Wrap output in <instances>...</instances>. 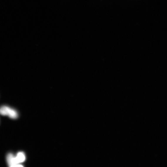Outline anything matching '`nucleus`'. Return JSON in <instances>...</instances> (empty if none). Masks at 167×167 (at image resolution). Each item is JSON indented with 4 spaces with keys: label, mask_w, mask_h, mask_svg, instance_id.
<instances>
[{
    "label": "nucleus",
    "mask_w": 167,
    "mask_h": 167,
    "mask_svg": "<svg viewBox=\"0 0 167 167\" xmlns=\"http://www.w3.org/2000/svg\"><path fill=\"white\" fill-rule=\"evenodd\" d=\"M0 114L4 116H8L12 119H16L18 117V113L16 110L6 106L0 107Z\"/></svg>",
    "instance_id": "1"
},
{
    "label": "nucleus",
    "mask_w": 167,
    "mask_h": 167,
    "mask_svg": "<svg viewBox=\"0 0 167 167\" xmlns=\"http://www.w3.org/2000/svg\"><path fill=\"white\" fill-rule=\"evenodd\" d=\"M26 160L25 154L22 152H19L17 153L16 156L14 157V167H16L17 165L24 162Z\"/></svg>",
    "instance_id": "2"
},
{
    "label": "nucleus",
    "mask_w": 167,
    "mask_h": 167,
    "mask_svg": "<svg viewBox=\"0 0 167 167\" xmlns=\"http://www.w3.org/2000/svg\"><path fill=\"white\" fill-rule=\"evenodd\" d=\"M14 155L12 153H9L7 156V161L9 167H13L14 164Z\"/></svg>",
    "instance_id": "3"
}]
</instances>
